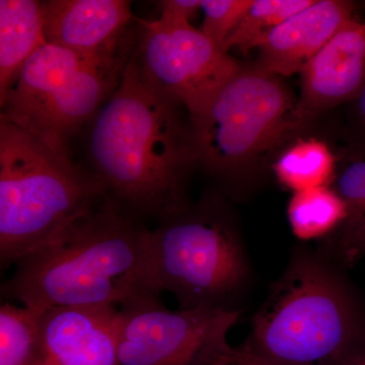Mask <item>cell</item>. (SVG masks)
I'll list each match as a JSON object with an SVG mask.
<instances>
[{
	"label": "cell",
	"mask_w": 365,
	"mask_h": 365,
	"mask_svg": "<svg viewBox=\"0 0 365 365\" xmlns=\"http://www.w3.org/2000/svg\"><path fill=\"white\" fill-rule=\"evenodd\" d=\"M150 230L107 197L16 264L2 287L9 299L52 307H119L160 297Z\"/></svg>",
	"instance_id": "7a4b0ae2"
},
{
	"label": "cell",
	"mask_w": 365,
	"mask_h": 365,
	"mask_svg": "<svg viewBox=\"0 0 365 365\" xmlns=\"http://www.w3.org/2000/svg\"><path fill=\"white\" fill-rule=\"evenodd\" d=\"M342 255L345 260L350 263L356 260L359 257H365V227L355 235Z\"/></svg>",
	"instance_id": "cb8c5ba5"
},
{
	"label": "cell",
	"mask_w": 365,
	"mask_h": 365,
	"mask_svg": "<svg viewBox=\"0 0 365 365\" xmlns=\"http://www.w3.org/2000/svg\"><path fill=\"white\" fill-rule=\"evenodd\" d=\"M353 11L351 1L314 0L271 31L259 47L257 66L276 76L302 72L341 26L354 18Z\"/></svg>",
	"instance_id": "7c38bea8"
},
{
	"label": "cell",
	"mask_w": 365,
	"mask_h": 365,
	"mask_svg": "<svg viewBox=\"0 0 365 365\" xmlns=\"http://www.w3.org/2000/svg\"><path fill=\"white\" fill-rule=\"evenodd\" d=\"M153 271L160 292L181 309L223 307L242 287L246 257L225 205L207 197L158 220L150 230Z\"/></svg>",
	"instance_id": "52a82bcc"
},
{
	"label": "cell",
	"mask_w": 365,
	"mask_h": 365,
	"mask_svg": "<svg viewBox=\"0 0 365 365\" xmlns=\"http://www.w3.org/2000/svg\"><path fill=\"white\" fill-rule=\"evenodd\" d=\"M314 0H252L251 6L225 43V50L232 48L247 54L259 48L276 26L288 18L311 6Z\"/></svg>",
	"instance_id": "d6986e66"
},
{
	"label": "cell",
	"mask_w": 365,
	"mask_h": 365,
	"mask_svg": "<svg viewBox=\"0 0 365 365\" xmlns=\"http://www.w3.org/2000/svg\"><path fill=\"white\" fill-rule=\"evenodd\" d=\"M331 187L347 207V217L340 227L342 254L355 235L365 227V148L352 144L343 153Z\"/></svg>",
	"instance_id": "ac0fdd59"
},
{
	"label": "cell",
	"mask_w": 365,
	"mask_h": 365,
	"mask_svg": "<svg viewBox=\"0 0 365 365\" xmlns=\"http://www.w3.org/2000/svg\"><path fill=\"white\" fill-rule=\"evenodd\" d=\"M106 198L88 170L0 119V261L16 265Z\"/></svg>",
	"instance_id": "277c9868"
},
{
	"label": "cell",
	"mask_w": 365,
	"mask_h": 365,
	"mask_svg": "<svg viewBox=\"0 0 365 365\" xmlns=\"http://www.w3.org/2000/svg\"><path fill=\"white\" fill-rule=\"evenodd\" d=\"M45 44L41 1H0V102L29 59Z\"/></svg>",
	"instance_id": "5bb4252c"
},
{
	"label": "cell",
	"mask_w": 365,
	"mask_h": 365,
	"mask_svg": "<svg viewBox=\"0 0 365 365\" xmlns=\"http://www.w3.org/2000/svg\"><path fill=\"white\" fill-rule=\"evenodd\" d=\"M216 365H270L260 357L245 349L244 347L234 348L232 352L220 360Z\"/></svg>",
	"instance_id": "603a6c76"
},
{
	"label": "cell",
	"mask_w": 365,
	"mask_h": 365,
	"mask_svg": "<svg viewBox=\"0 0 365 365\" xmlns=\"http://www.w3.org/2000/svg\"><path fill=\"white\" fill-rule=\"evenodd\" d=\"M365 341V304L314 256H299L271 287L242 347L270 365H336Z\"/></svg>",
	"instance_id": "3957f363"
},
{
	"label": "cell",
	"mask_w": 365,
	"mask_h": 365,
	"mask_svg": "<svg viewBox=\"0 0 365 365\" xmlns=\"http://www.w3.org/2000/svg\"><path fill=\"white\" fill-rule=\"evenodd\" d=\"M240 312L223 307L170 309L160 297L119 307L118 365H216Z\"/></svg>",
	"instance_id": "ba28073f"
},
{
	"label": "cell",
	"mask_w": 365,
	"mask_h": 365,
	"mask_svg": "<svg viewBox=\"0 0 365 365\" xmlns=\"http://www.w3.org/2000/svg\"><path fill=\"white\" fill-rule=\"evenodd\" d=\"M336 365H365V341L345 354Z\"/></svg>",
	"instance_id": "d4e9b609"
},
{
	"label": "cell",
	"mask_w": 365,
	"mask_h": 365,
	"mask_svg": "<svg viewBox=\"0 0 365 365\" xmlns=\"http://www.w3.org/2000/svg\"><path fill=\"white\" fill-rule=\"evenodd\" d=\"M43 313L26 306L0 307V365H49L41 331Z\"/></svg>",
	"instance_id": "2e32d148"
},
{
	"label": "cell",
	"mask_w": 365,
	"mask_h": 365,
	"mask_svg": "<svg viewBox=\"0 0 365 365\" xmlns=\"http://www.w3.org/2000/svg\"><path fill=\"white\" fill-rule=\"evenodd\" d=\"M251 4L252 0H201L204 14L201 32L225 50L228 37L239 25Z\"/></svg>",
	"instance_id": "ffe728a7"
},
{
	"label": "cell",
	"mask_w": 365,
	"mask_h": 365,
	"mask_svg": "<svg viewBox=\"0 0 365 365\" xmlns=\"http://www.w3.org/2000/svg\"><path fill=\"white\" fill-rule=\"evenodd\" d=\"M302 126L279 76L241 66L198 116L190 118L196 167L232 182Z\"/></svg>",
	"instance_id": "8992f818"
},
{
	"label": "cell",
	"mask_w": 365,
	"mask_h": 365,
	"mask_svg": "<svg viewBox=\"0 0 365 365\" xmlns=\"http://www.w3.org/2000/svg\"><path fill=\"white\" fill-rule=\"evenodd\" d=\"M42 4L47 44L83 53L119 44L133 20L125 0H47Z\"/></svg>",
	"instance_id": "4fadbf2b"
},
{
	"label": "cell",
	"mask_w": 365,
	"mask_h": 365,
	"mask_svg": "<svg viewBox=\"0 0 365 365\" xmlns=\"http://www.w3.org/2000/svg\"><path fill=\"white\" fill-rule=\"evenodd\" d=\"M114 306L47 309L41 331L49 365H118Z\"/></svg>",
	"instance_id": "8fae6325"
},
{
	"label": "cell",
	"mask_w": 365,
	"mask_h": 365,
	"mask_svg": "<svg viewBox=\"0 0 365 365\" xmlns=\"http://www.w3.org/2000/svg\"><path fill=\"white\" fill-rule=\"evenodd\" d=\"M287 215L295 237L309 241L341 227L347 217V207L332 187L324 186L295 192Z\"/></svg>",
	"instance_id": "e0dca14e"
},
{
	"label": "cell",
	"mask_w": 365,
	"mask_h": 365,
	"mask_svg": "<svg viewBox=\"0 0 365 365\" xmlns=\"http://www.w3.org/2000/svg\"><path fill=\"white\" fill-rule=\"evenodd\" d=\"M350 103L353 122L357 130L356 140L352 144L365 148V83L356 97Z\"/></svg>",
	"instance_id": "7402d4cb"
},
{
	"label": "cell",
	"mask_w": 365,
	"mask_h": 365,
	"mask_svg": "<svg viewBox=\"0 0 365 365\" xmlns=\"http://www.w3.org/2000/svg\"><path fill=\"white\" fill-rule=\"evenodd\" d=\"M88 126V172L108 199L158 222L189 205L185 187L196 163L188 112L148 85L131 57Z\"/></svg>",
	"instance_id": "6da1fadb"
},
{
	"label": "cell",
	"mask_w": 365,
	"mask_h": 365,
	"mask_svg": "<svg viewBox=\"0 0 365 365\" xmlns=\"http://www.w3.org/2000/svg\"><path fill=\"white\" fill-rule=\"evenodd\" d=\"M302 76L300 125L351 102L365 83V21L354 16L341 26L302 69Z\"/></svg>",
	"instance_id": "30bf717a"
},
{
	"label": "cell",
	"mask_w": 365,
	"mask_h": 365,
	"mask_svg": "<svg viewBox=\"0 0 365 365\" xmlns=\"http://www.w3.org/2000/svg\"><path fill=\"white\" fill-rule=\"evenodd\" d=\"M160 4L162 14L155 23L169 29L191 26L190 21L201 9V0H165Z\"/></svg>",
	"instance_id": "44dd1931"
},
{
	"label": "cell",
	"mask_w": 365,
	"mask_h": 365,
	"mask_svg": "<svg viewBox=\"0 0 365 365\" xmlns=\"http://www.w3.org/2000/svg\"><path fill=\"white\" fill-rule=\"evenodd\" d=\"M273 169L278 181L295 193L330 186L335 179L337 160L324 141L299 139L282 151Z\"/></svg>",
	"instance_id": "9a60e30c"
},
{
	"label": "cell",
	"mask_w": 365,
	"mask_h": 365,
	"mask_svg": "<svg viewBox=\"0 0 365 365\" xmlns=\"http://www.w3.org/2000/svg\"><path fill=\"white\" fill-rule=\"evenodd\" d=\"M136 38L130 29L115 47L93 53L42 46L0 102V119L69 155L71 139L119 86Z\"/></svg>",
	"instance_id": "5b68a950"
},
{
	"label": "cell",
	"mask_w": 365,
	"mask_h": 365,
	"mask_svg": "<svg viewBox=\"0 0 365 365\" xmlns=\"http://www.w3.org/2000/svg\"><path fill=\"white\" fill-rule=\"evenodd\" d=\"M131 59L144 81L198 116L242 64L193 26L139 21Z\"/></svg>",
	"instance_id": "9c48e42d"
}]
</instances>
